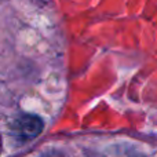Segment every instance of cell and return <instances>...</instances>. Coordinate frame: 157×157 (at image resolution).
<instances>
[{
	"mask_svg": "<svg viewBox=\"0 0 157 157\" xmlns=\"http://www.w3.org/2000/svg\"><path fill=\"white\" fill-rule=\"evenodd\" d=\"M43 128V121L39 119L37 116H32V114H24V116L17 117L11 124V132L15 138L28 139L35 138L39 135Z\"/></svg>",
	"mask_w": 157,
	"mask_h": 157,
	"instance_id": "obj_1",
	"label": "cell"
},
{
	"mask_svg": "<svg viewBox=\"0 0 157 157\" xmlns=\"http://www.w3.org/2000/svg\"><path fill=\"white\" fill-rule=\"evenodd\" d=\"M41 157H63L61 153L58 152H50V153H46V155H43Z\"/></svg>",
	"mask_w": 157,
	"mask_h": 157,
	"instance_id": "obj_2",
	"label": "cell"
}]
</instances>
